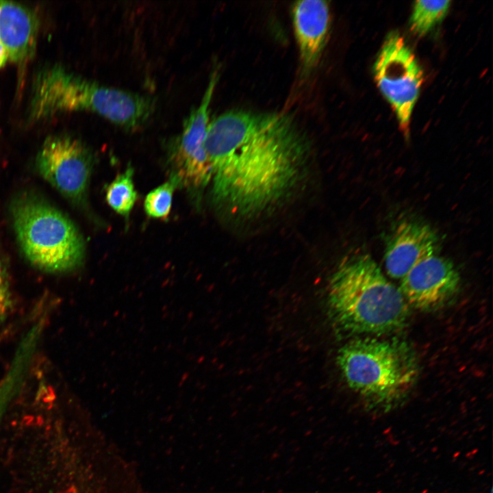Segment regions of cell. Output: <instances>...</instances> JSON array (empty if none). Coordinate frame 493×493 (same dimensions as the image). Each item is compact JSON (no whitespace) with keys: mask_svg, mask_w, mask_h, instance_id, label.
I'll return each mask as SVG.
<instances>
[{"mask_svg":"<svg viewBox=\"0 0 493 493\" xmlns=\"http://www.w3.org/2000/svg\"><path fill=\"white\" fill-rule=\"evenodd\" d=\"M8 58V55L5 47L0 43V69L3 68Z\"/></svg>","mask_w":493,"mask_h":493,"instance_id":"e0dca14e","label":"cell"},{"mask_svg":"<svg viewBox=\"0 0 493 493\" xmlns=\"http://www.w3.org/2000/svg\"><path fill=\"white\" fill-rule=\"evenodd\" d=\"M438 236L429 225L409 220L400 222L386 244L387 273L401 280L418 262L438 254Z\"/></svg>","mask_w":493,"mask_h":493,"instance_id":"30bf717a","label":"cell"},{"mask_svg":"<svg viewBox=\"0 0 493 493\" xmlns=\"http://www.w3.org/2000/svg\"><path fill=\"white\" fill-rule=\"evenodd\" d=\"M175 181L166 182L147 195L144 206L149 216L165 218L169 214Z\"/></svg>","mask_w":493,"mask_h":493,"instance_id":"9a60e30c","label":"cell"},{"mask_svg":"<svg viewBox=\"0 0 493 493\" xmlns=\"http://www.w3.org/2000/svg\"><path fill=\"white\" fill-rule=\"evenodd\" d=\"M12 301L8 275L0 257V323L5 319L10 312Z\"/></svg>","mask_w":493,"mask_h":493,"instance_id":"2e32d148","label":"cell"},{"mask_svg":"<svg viewBox=\"0 0 493 493\" xmlns=\"http://www.w3.org/2000/svg\"><path fill=\"white\" fill-rule=\"evenodd\" d=\"M451 5V1H416L410 18V29L422 36L440 23Z\"/></svg>","mask_w":493,"mask_h":493,"instance_id":"4fadbf2b","label":"cell"},{"mask_svg":"<svg viewBox=\"0 0 493 493\" xmlns=\"http://www.w3.org/2000/svg\"><path fill=\"white\" fill-rule=\"evenodd\" d=\"M10 210L18 244L34 266L47 273H64L81 265L83 238L62 211L29 191L16 195Z\"/></svg>","mask_w":493,"mask_h":493,"instance_id":"5b68a950","label":"cell"},{"mask_svg":"<svg viewBox=\"0 0 493 493\" xmlns=\"http://www.w3.org/2000/svg\"><path fill=\"white\" fill-rule=\"evenodd\" d=\"M459 283V273L453 262L436 254L414 266L401 279L399 289L407 304L421 311H432L444 306Z\"/></svg>","mask_w":493,"mask_h":493,"instance_id":"9c48e42d","label":"cell"},{"mask_svg":"<svg viewBox=\"0 0 493 493\" xmlns=\"http://www.w3.org/2000/svg\"><path fill=\"white\" fill-rule=\"evenodd\" d=\"M219 75L214 68L198 107L186 118L180 136L173 146L170 159L176 170V181L199 188L212 179V170L205 140L209 125V108Z\"/></svg>","mask_w":493,"mask_h":493,"instance_id":"ba28073f","label":"cell"},{"mask_svg":"<svg viewBox=\"0 0 493 493\" xmlns=\"http://www.w3.org/2000/svg\"><path fill=\"white\" fill-rule=\"evenodd\" d=\"M154 109L152 98L102 86L55 64L36 75L29 116L40 121L60 112L86 110L132 129L146 123Z\"/></svg>","mask_w":493,"mask_h":493,"instance_id":"3957f363","label":"cell"},{"mask_svg":"<svg viewBox=\"0 0 493 493\" xmlns=\"http://www.w3.org/2000/svg\"><path fill=\"white\" fill-rule=\"evenodd\" d=\"M205 148L215 199L250 214L280 199L296 181L307 143L281 112H226L209 123Z\"/></svg>","mask_w":493,"mask_h":493,"instance_id":"6da1fadb","label":"cell"},{"mask_svg":"<svg viewBox=\"0 0 493 493\" xmlns=\"http://www.w3.org/2000/svg\"><path fill=\"white\" fill-rule=\"evenodd\" d=\"M38 30L35 13L18 3L0 1V43L8 58L23 64L34 55Z\"/></svg>","mask_w":493,"mask_h":493,"instance_id":"7c38bea8","label":"cell"},{"mask_svg":"<svg viewBox=\"0 0 493 493\" xmlns=\"http://www.w3.org/2000/svg\"><path fill=\"white\" fill-rule=\"evenodd\" d=\"M292 18L301 73L307 75L318 66L326 45L331 21L329 5L321 0L296 1L292 8Z\"/></svg>","mask_w":493,"mask_h":493,"instance_id":"8fae6325","label":"cell"},{"mask_svg":"<svg viewBox=\"0 0 493 493\" xmlns=\"http://www.w3.org/2000/svg\"><path fill=\"white\" fill-rule=\"evenodd\" d=\"M132 176V169H127L108 186L106 190L108 205L121 215H127L130 212L137 199Z\"/></svg>","mask_w":493,"mask_h":493,"instance_id":"5bb4252c","label":"cell"},{"mask_svg":"<svg viewBox=\"0 0 493 493\" xmlns=\"http://www.w3.org/2000/svg\"><path fill=\"white\" fill-rule=\"evenodd\" d=\"M39 174L64 197L83 203L92 168V157L77 139L67 135L48 137L36 160Z\"/></svg>","mask_w":493,"mask_h":493,"instance_id":"52a82bcc","label":"cell"},{"mask_svg":"<svg viewBox=\"0 0 493 493\" xmlns=\"http://www.w3.org/2000/svg\"><path fill=\"white\" fill-rule=\"evenodd\" d=\"M407 305L367 253L345 258L329 282V315L345 332L382 333L400 329L408 317Z\"/></svg>","mask_w":493,"mask_h":493,"instance_id":"7a4b0ae2","label":"cell"},{"mask_svg":"<svg viewBox=\"0 0 493 493\" xmlns=\"http://www.w3.org/2000/svg\"><path fill=\"white\" fill-rule=\"evenodd\" d=\"M373 74L407 134L424 75L415 55L398 32L386 37L374 63Z\"/></svg>","mask_w":493,"mask_h":493,"instance_id":"8992f818","label":"cell"},{"mask_svg":"<svg viewBox=\"0 0 493 493\" xmlns=\"http://www.w3.org/2000/svg\"><path fill=\"white\" fill-rule=\"evenodd\" d=\"M337 363L349 387L371 407L385 411L407 395L418 376L411 347L394 339L351 340L338 351Z\"/></svg>","mask_w":493,"mask_h":493,"instance_id":"277c9868","label":"cell"}]
</instances>
